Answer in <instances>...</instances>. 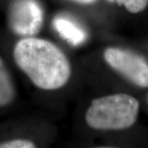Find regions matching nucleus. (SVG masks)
I'll list each match as a JSON object with an SVG mask.
<instances>
[{
    "mask_svg": "<svg viewBox=\"0 0 148 148\" xmlns=\"http://www.w3.org/2000/svg\"><path fill=\"white\" fill-rule=\"evenodd\" d=\"M13 58L18 68L40 90H58L69 82L72 75L66 54L45 39L24 37L16 44Z\"/></svg>",
    "mask_w": 148,
    "mask_h": 148,
    "instance_id": "f257e3e1",
    "label": "nucleus"
},
{
    "mask_svg": "<svg viewBox=\"0 0 148 148\" xmlns=\"http://www.w3.org/2000/svg\"><path fill=\"white\" fill-rule=\"evenodd\" d=\"M139 110L138 100L128 94L104 95L91 101L85 113V123L94 131H121L137 122Z\"/></svg>",
    "mask_w": 148,
    "mask_h": 148,
    "instance_id": "f03ea898",
    "label": "nucleus"
},
{
    "mask_svg": "<svg viewBox=\"0 0 148 148\" xmlns=\"http://www.w3.org/2000/svg\"><path fill=\"white\" fill-rule=\"evenodd\" d=\"M111 69L139 87H148V63L140 54L128 49L109 47L103 53Z\"/></svg>",
    "mask_w": 148,
    "mask_h": 148,
    "instance_id": "7ed1b4c3",
    "label": "nucleus"
},
{
    "mask_svg": "<svg viewBox=\"0 0 148 148\" xmlns=\"http://www.w3.org/2000/svg\"><path fill=\"white\" fill-rule=\"evenodd\" d=\"M8 21L14 34L34 36L42 29L44 11L37 0H14L9 7Z\"/></svg>",
    "mask_w": 148,
    "mask_h": 148,
    "instance_id": "20e7f679",
    "label": "nucleus"
},
{
    "mask_svg": "<svg viewBox=\"0 0 148 148\" xmlns=\"http://www.w3.org/2000/svg\"><path fill=\"white\" fill-rule=\"evenodd\" d=\"M53 27L59 36L70 45L77 46L86 39V34L79 25L68 17L58 16L53 19Z\"/></svg>",
    "mask_w": 148,
    "mask_h": 148,
    "instance_id": "39448f33",
    "label": "nucleus"
},
{
    "mask_svg": "<svg viewBox=\"0 0 148 148\" xmlns=\"http://www.w3.org/2000/svg\"><path fill=\"white\" fill-rule=\"evenodd\" d=\"M15 97V85L3 60L0 57V107L10 105Z\"/></svg>",
    "mask_w": 148,
    "mask_h": 148,
    "instance_id": "423d86ee",
    "label": "nucleus"
},
{
    "mask_svg": "<svg viewBox=\"0 0 148 148\" xmlns=\"http://www.w3.org/2000/svg\"><path fill=\"white\" fill-rule=\"evenodd\" d=\"M0 148H39L36 142L27 138H15L0 143Z\"/></svg>",
    "mask_w": 148,
    "mask_h": 148,
    "instance_id": "0eeeda50",
    "label": "nucleus"
},
{
    "mask_svg": "<svg viewBox=\"0 0 148 148\" xmlns=\"http://www.w3.org/2000/svg\"><path fill=\"white\" fill-rule=\"evenodd\" d=\"M118 5L123 6L131 13L143 12L148 5V0H115Z\"/></svg>",
    "mask_w": 148,
    "mask_h": 148,
    "instance_id": "6e6552de",
    "label": "nucleus"
},
{
    "mask_svg": "<svg viewBox=\"0 0 148 148\" xmlns=\"http://www.w3.org/2000/svg\"><path fill=\"white\" fill-rule=\"evenodd\" d=\"M90 148H119L116 147H111V146H99V147H95Z\"/></svg>",
    "mask_w": 148,
    "mask_h": 148,
    "instance_id": "1a4fd4ad",
    "label": "nucleus"
},
{
    "mask_svg": "<svg viewBox=\"0 0 148 148\" xmlns=\"http://www.w3.org/2000/svg\"><path fill=\"white\" fill-rule=\"evenodd\" d=\"M77 1H79V2H82V3H91L95 0H77Z\"/></svg>",
    "mask_w": 148,
    "mask_h": 148,
    "instance_id": "9d476101",
    "label": "nucleus"
},
{
    "mask_svg": "<svg viewBox=\"0 0 148 148\" xmlns=\"http://www.w3.org/2000/svg\"><path fill=\"white\" fill-rule=\"evenodd\" d=\"M109 1H110V2H114V0H109Z\"/></svg>",
    "mask_w": 148,
    "mask_h": 148,
    "instance_id": "9b49d317",
    "label": "nucleus"
},
{
    "mask_svg": "<svg viewBox=\"0 0 148 148\" xmlns=\"http://www.w3.org/2000/svg\"><path fill=\"white\" fill-rule=\"evenodd\" d=\"M147 103H148V101H147Z\"/></svg>",
    "mask_w": 148,
    "mask_h": 148,
    "instance_id": "f8f14e48",
    "label": "nucleus"
}]
</instances>
